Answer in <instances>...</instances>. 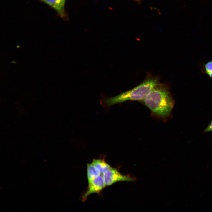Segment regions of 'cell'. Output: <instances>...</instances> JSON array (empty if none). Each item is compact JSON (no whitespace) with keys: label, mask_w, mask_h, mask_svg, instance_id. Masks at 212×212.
<instances>
[{"label":"cell","mask_w":212,"mask_h":212,"mask_svg":"<svg viewBox=\"0 0 212 212\" xmlns=\"http://www.w3.org/2000/svg\"><path fill=\"white\" fill-rule=\"evenodd\" d=\"M143 101L153 113L163 118L170 115L174 105L168 87L160 83L149 92Z\"/></svg>","instance_id":"cell-1"},{"label":"cell","mask_w":212,"mask_h":212,"mask_svg":"<svg viewBox=\"0 0 212 212\" xmlns=\"http://www.w3.org/2000/svg\"><path fill=\"white\" fill-rule=\"evenodd\" d=\"M87 174L88 184L94 179L100 175L92 163H87Z\"/></svg>","instance_id":"cell-7"},{"label":"cell","mask_w":212,"mask_h":212,"mask_svg":"<svg viewBox=\"0 0 212 212\" xmlns=\"http://www.w3.org/2000/svg\"><path fill=\"white\" fill-rule=\"evenodd\" d=\"M106 186L103 175H98L88 184L87 190L82 196V201H85L91 194L100 193Z\"/></svg>","instance_id":"cell-4"},{"label":"cell","mask_w":212,"mask_h":212,"mask_svg":"<svg viewBox=\"0 0 212 212\" xmlns=\"http://www.w3.org/2000/svg\"><path fill=\"white\" fill-rule=\"evenodd\" d=\"M159 83L158 77L149 75L143 82L135 88L115 97L106 98L103 102L109 107L129 100H143L149 92Z\"/></svg>","instance_id":"cell-2"},{"label":"cell","mask_w":212,"mask_h":212,"mask_svg":"<svg viewBox=\"0 0 212 212\" xmlns=\"http://www.w3.org/2000/svg\"><path fill=\"white\" fill-rule=\"evenodd\" d=\"M106 186H109L118 181H134L135 179L121 174L116 168L112 167L103 175Z\"/></svg>","instance_id":"cell-3"},{"label":"cell","mask_w":212,"mask_h":212,"mask_svg":"<svg viewBox=\"0 0 212 212\" xmlns=\"http://www.w3.org/2000/svg\"><path fill=\"white\" fill-rule=\"evenodd\" d=\"M203 69L205 73L212 79V60L205 64Z\"/></svg>","instance_id":"cell-8"},{"label":"cell","mask_w":212,"mask_h":212,"mask_svg":"<svg viewBox=\"0 0 212 212\" xmlns=\"http://www.w3.org/2000/svg\"><path fill=\"white\" fill-rule=\"evenodd\" d=\"M204 132H212V120L207 127L205 129Z\"/></svg>","instance_id":"cell-9"},{"label":"cell","mask_w":212,"mask_h":212,"mask_svg":"<svg viewBox=\"0 0 212 212\" xmlns=\"http://www.w3.org/2000/svg\"><path fill=\"white\" fill-rule=\"evenodd\" d=\"M92 163L100 174L102 175L105 172L112 167L104 159H94Z\"/></svg>","instance_id":"cell-6"},{"label":"cell","mask_w":212,"mask_h":212,"mask_svg":"<svg viewBox=\"0 0 212 212\" xmlns=\"http://www.w3.org/2000/svg\"><path fill=\"white\" fill-rule=\"evenodd\" d=\"M47 4L54 9L61 16L65 15L64 5L66 0H41Z\"/></svg>","instance_id":"cell-5"}]
</instances>
